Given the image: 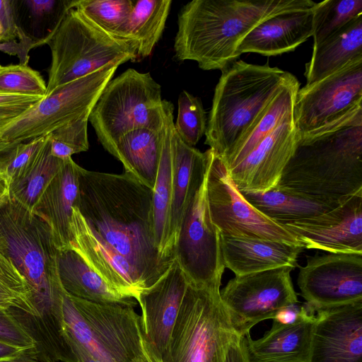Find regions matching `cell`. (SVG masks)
Listing matches in <instances>:
<instances>
[{"mask_svg":"<svg viewBox=\"0 0 362 362\" xmlns=\"http://www.w3.org/2000/svg\"><path fill=\"white\" fill-rule=\"evenodd\" d=\"M221 71L204 135L205 144L223 157L294 76L268 64L240 59Z\"/></svg>","mask_w":362,"mask_h":362,"instance_id":"obj_5","label":"cell"},{"mask_svg":"<svg viewBox=\"0 0 362 362\" xmlns=\"http://www.w3.org/2000/svg\"><path fill=\"white\" fill-rule=\"evenodd\" d=\"M224 362H247L244 337L236 335L230 343Z\"/></svg>","mask_w":362,"mask_h":362,"instance_id":"obj_46","label":"cell"},{"mask_svg":"<svg viewBox=\"0 0 362 362\" xmlns=\"http://www.w3.org/2000/svg\"><path fill=\"white\" fill-rule=\"evenodd\" d=\"M0 340L18 346L37 350V344L34 338L11 309L0 308Z\"/></svg>","mask_w":362,"mask_h":362,"instance_id":"obj_42","label":"cell"},{"mask_svg":"<svg viewBox=\"0 0 362 362\" xmlns=\"http://www.w3.org/2000/svg\"><path fill=\"white\" fill-rule=\"evenodd\" d=\"M163 143L156 181L153 189L152 214L155 242L160 255L173 262L174 255L168 247L170 213L172 199V136L174 130V106L163 100Z\"/></svg>","mask_w":362,"mask_h":362,"instance_id":"obj_28","label":"cell"},{"mask_svg":"<svg viewBox=\"0 0 362 362\" xmlns=\"http://www.w3.org/2000/svg\"><path fill=\"white\" fill-rule=\"evenodd\" d=\"M46 91L42 76L28 65L0 67V94L44 97Z\"/></svg>","mask_w":362,"mask_h":362,"instance_id":"obj_39","label":"cell"},{"mask_svg":"<svg viewBox=\"0 0 362 362\" xmlns=\"http://www.w3.org/2000/svg\"><path fill=\"white\" fill-rule=\"evenodd\" d=\"M63 160L51 153L48 134L37 154L9 181L8 197L33 211L38 199L60 170Z\"/></svg>","mask_w":362,"mask_h":362,"instance_id":"obj_33","label":"cell"},{"mask_svg":"<svg viewBox=\"0 0 362 362\" xmlns=\"http://www.w3.org/2000/svg\"><path fill=\"white\" fill-rule=\"evenodd\" d=\"M0 21L4 29L0 42L16 41L18 38V33L13 21L10 0H0Z\"/></svg>","mask_w":362,"mask_h":362,"instance_id":"obj_44","label":"cell"},{"mask_svg":"<svg viewBox=\"0 0 362 362\" xmlns=\"http://www.w3.org/2000/svg\"><path fill=\"white\" fill-rule=\"evenodd\" d=\"M134 362H145V361H144V357H143L141 358L136 359Z\"/></svg>","mask_w":362,"mask_h":362,"instance_id":"obj_54","label":"cell"},{"mask_svg":"<svg viewBox=\"0 0 362 362\" xmlns=\"http://www.w3.org/2000/svg\"><path fill=\"white\" fill-rule=\"evenodd\" d=\"M0 253L27 282L37 317L27 327L39 351L51 358L70 351L64 322V289L57 271L58 248L49 224L8 196L0 206Z\"/></svg>","mask_w":362,"mask_h":362,"instance_id":"obj_2","label":"cell"},{"mask_svg":"<svg viewBox=\"0 0 362 362\" xmlns=\"http://www.w3.org/2000/svg\"><path fill=\"white\" fill-rule=\"evenodd\" d=\"M223 263L235 276L283 267L295 269L298 257L304 250L285 243L258 238H239L221 235Z\"/></svg>","mask_w":362,"mask_h":362,"instance_id":"obj_25","label":"cell"},{"mask_svg":"<svg viewBox=\"0 0 362 362\" xmlns=\"http://www.w3.org/2000/svg\"><path fill=\"white\" fill-rule=\"evenodd\" d=\"M316 312L317 310L309 303L297 302L278 310L272 319L279 324L290 325L315 320Z\"/></svg>","mask_w":362,"mask_h":362,"instance_id":"obj_43","label":"cell"},{"mask_svg":"<svg viewBox=\"0 0 362 362\" xmlns=\"http://www.w3.org/2000/svg\"><path fill=\"white\" fill-rule=\"evenodd\" d=\"M297 138L293 112L228 170L239 191L264 192L275 187L294 152Z\"/></svg>","mask_w":362,"mask_h":362,"instance_id":"obj_18","label":"cell"},{"mask_svg":"<svg viewBox=\"0 0 362 362\" xmlns=\"http://www.w3.org/2000/svg\"><path fill=\"white\" fill-rule=\"evenodd\" d=\"M315 320L290 325L273 321L271 329L256 340L247 334V362H308Z\"/></svg>","mask_w":362,"mask_h":362,"instance_id":"obj_26","label":"cell"},{"mask_svg":"<svg viewBox=\"0 0 362 362\" xmlns=\"http://www.w3.org/2000/svg\"><path fill=\"white\" fill-rule=\"evenodd\" d=\"M189 280L175 259L165 273L152 286L140 292L136 301L141 309V325L144 339L163 358Z\"/></svg>","mask_w":362,"mask_h":362,"instance_id":"obj_19","label":"cell"},{"mask_svg":"<svg viewBox=\"0 0 362 362\" xmlns=\"http://www.w3.org/2000/svg\"><path fill=\"white\" fill-rule=\"evenodd\" d=\"M290 267L235 276L220 291L231 326L240 337L282 308L298 302Z\"/></svg>","mask_w":362,"mask_h":362,"instance_id":"obj_12","label":"cell"},{"mask_svg":"<svg viewBox=\"0 0 362 362\" xmlns=\"http://www.w3.org/2000/svg\"><path fill=\"white\" fill-rule=\"evenodd\" d=\"M207 174L182 220L174 254L189 282L220 290L225 267L220 232L211 221L208 206Z\"/></svg>","mask_w":362,"mask_h":362,"instance_id":"obj_13","label":"cell"},{"mask_svg":"<svg viewBox=\"0 0 362 362\" xmlns=\"http://www.w3.org/2000/svg\"><path fill=\"white\" fill-rule=\"evenodd\" d=\"M297 284L300 295L316 310L362 300V254L307 255Z\"/></svg>","mask_w":362,"mask_h":362,"instance_id":"obj_15","label":"cell"},{"mask_svg":"<svg viewBox=\"0 0 362 362\" xmlns=\"http://www.w3.org/2000/svg\"><path fill=\"white\" fill-rule=\"evenodd\" d=\"M143 357L145 362H163L160 356L152 348V346L144 339H142Z\"/></svg>","mask_w":362,"mask_h":362,"instance_id":"obj_50","label":"cell"},{"mask_svg":"<svg viewBox=\"0 0 362 362\" xmlns=\"http://www.w3.org/2000/svg\"><path fill=\"white\" fill-rule=\"evenodd\" d=\"M23 355H28L37 359L38 351L35 349L21 347L0 340V361Z\"/></svg>","mask_w":362,"mask_h":362,"instance_id":"obj_45","label":"cell"},{"mask_svg":"<svg viewBox=\"0 0 362 362\" xmlns=\"http://www.w3.org/2000/svg\"><path fill=\"white\" fill-rule=\"evenodd\" d=\"M240 193L257 211L279 224L314 217L338 206L320 203L276 185L264 192Z\"/></svg>","mask_w":362,"mask_h":362,"instance_id":"obj_32","label":"cell"},{"mask_svg":"<svg viewBox=\"0 0 362 362\" xmlns=\"http://www.w3.org/2000/svg\"><path fill=\"white\" fill-rule=\"evenodd\" d=\"M362 58V16L313 47L305 65L306 84L310 86L339 70L350 62Z\"/></svg>","mask_w":362,"mask_h":362,"instance_id":"obj_30","label":"cell"},{"mask_svg":"<svg viewBox=\"0 0 362 362\" xmlns=\"http://www.w3.org/2000/svg\"><path fill=\"white\" fill-rule=\"evenodd\" d=\"M300 83L293 76L259 113L252 125L221 157L229 170L243 160L269 133L293 112V105Z\"/></svg>","mask_w":362,"mask_h":362,"instance_id":"obj_31","label":"cell"},{"mask_svg":"<svg viewBox=\"0 0 362 362\" xmlns=\"http://www.w3.org/2000/svg\"><path fill=\"white\" fill-rule=\"evenodd\" d=\"M163 143V123L158 130L138 129L121 136L107 151L119 160L124 173L153 189Z\"/></svg>","mask_w":362,"mask_h":362,"instance_id":"obj_29","label":"cell"},{"mask_svg":"<svg viewBox=\"0 0 362 362\" xmlns=\"http://www.w3.org/2000/svg\"><path fill=\"white\" fill-rule=\"evenodd\" d=\"M1 66L0 65V67H1Z\"/></svg>","mask_w":362,"mask_h":362,"instance_id":"obj_56","label":"cell"},{"mask_svg":"<svg viewBox=\"0 0 362 362\" xmlns=\"http://www.w3.org/2000/svg\"><path fill=\"white\" fill-rule=\"evenodd\" d=\"M280 224L304 249L362 254V194L318 216Z\"/></svg>","mask_w":362,"mask_h":362,"instance_id":"obj_16","label":"cell"},{"mask_svg":"<svg viewBox=\"0 0 362 362\" xmlns=\"http://www.w3.org/2000/svg\"><path fill=\"white\" fill-rule=\"evenodd\" d=\"M171 4V0L134 1L124 37L136 45L137 57L151 54L163 35Z\"/></svg>","mask_w":362,"mask_h":362,"instance_id":"obj_34","label":"cell"},{"mask_svg":"<svg viewBox=\"0 0 362 362\" xmlns=\"http://www.w3.org/2000/svg\"><path fill=\"white\" fill-rule=\"evenodd\" d=\"M88 121L107 151L131 131L158 130L163 123L161 86L150 73L129 69L109 81Z\"/></svg>","mask_w":362,"mask_h":362,"instance_id":"obj_9","label":"cell"},{"mask_svg":"<svg viewBox=\"0 0 362 362\" xmlns=\"http://www.w3.org/2000/svg\"><path fill=\"white\" fill-rule=\"evenodd\" d=\"M0 362H45L39 361L30 356L23 355L8 360L1 361Z\"/></svg>","mask_w":362,"mask_h":362,"instance_id":"obj_52","label":"cell"},{"mask_svg":"<svg viewBox=\"0 0 362 362\" xmlns=\"http://www.w3.org/2000/svg\"><path fill=\"white\" fill-rule=\"evenodd\" d=\"M172 199L168 247L174 255L182 220L208 171L209 151L201 152L185 144L175 129L172 136Z\"/></svg>","mask_w":362,"mask_h":362,"instance_id":"obj_22","label":"cell"},{"mask_svg":"<svg viewBox=\"0 0 362 362\" xmlns=\"http://www.w3.org/2000/svg\"><path fill=\"white\" fill-rule=\"evenodd\" d=\"M44 97L0 94V106L16 105H34L40 100H42Z\"/></svg>","mask_w":362,"mask_h":362,"instance_id":"obj_48","label":"cell"},{"mask_svg":"<svg viewBox=\"0 0 362 362\" xmlns=\"http://www.w3.org/2000/svg\"><path fill=\"white\" fill-rule=\"evenodd\" d=\"M276 186L331 205L362 194V108L298 135Z\"/></svg>","mask_w":362,"mask_h":362,"instance_id":"obj_3","label":"cell"},{"mask_svg":"<svg viewBox=\"0 0 362 362\" xmlns=\"http://www.w3.org/2000/svg\"><path fill=\"white\" fill-rule=\"evenodd\" d=\"M70 228L71 248L110 285L136 300L145 289L139 274L124 257L93 233L76 207L73 209Z\"/></svg>","mask_w":362,"mask_h":362,"instance_id":"obj_20","label":"cell"},{"mask_svg":"<svg viewBox=\"0 0 362 362\" xmlns=\"http://www.w3.org/2000/svg\"><path fill=\"white\" fill-rule=\"evenodd\" d=\"M33 105H16L0 106V133L11 122L21 116Z\"/></svg>","mask_w":362,"mask_h":362,"instance_id":"obj_47","label":"cell"},{"mask_svg":"<svg viewBox=\"0 0 362 362\" xmlns=\"http://www.w3.org/2000/svg\"><path fill=\"white\" fill-rule=\"evenodd\" d=\"M313 8L288 11L263 21L241 41L238 55L255 52L275 56L294 50L313 36Z\"/></svg>","mask_w":362,"mask_h":362,"instance_id":"obj_24","label":"cell"},{"mask_svg":"<svg viewBox=\"0 0 362 362\" xmlns=\"http://www.w3.org/2000/svg\"><path fill=\"white\" fill-rule=\"evenodd\" d=\"M69 341L78 362H100L78 344L71 340H69Z\"/></svg>","mask_w":362,"mask_h":362,"instance_id":"obj_49","label":"cell"},{"mask_svg":"<svg viewBox=\"0 0 362 362\" xmlns=\"http://www.w3.org/2000/svg\"><path fill=\"white\" fill-rule=\"evenodd\" d=\"M177 116L174 129L180 139L190 146H195L206 129V115L202 100L186 90L178 97Z\"/></svg>","mask_w":362,"mask_h":362,"instance_id":"obj_38","label":"cell"},{"mask_svg":"<svg viewBox=\"0 0 362 362\" xmlns=\"http://www.w3.org/2000/svg\"><path fill=\"white\" fill-rule=\"evenodd\" d=\"M0 308L21 310L31 318L37 317L27 282L12 263L1 253Z\"/></svg>","mask_w":362,"mask_h":362,"instance_id":"obj_37","label":"cell"},{"mask_svg":"<svg viewBox=\"0 0 362 362\" xmlns=\"http://www.w3.org/2000/svg\"><path fill=\"white\" fill-rule=\"evenodd\" d=\"M208 151L207 202L211 221L221 235L269 240L303 247L282 225L261 214L244 198L223 159L211 148Z\"/></svg>","mask_w":362,"mask_h":362,"instance_id":"obj_11","label":"cell"},{"mask_svg":"<svg viewBox=\"0 0 362 362\" xmlns=\"http://www.w3.org/2000/svg\"><path fill=\"white\" fill-rule=\"evenodd\" d=\"M3 32H4V29H3V26H2V24L0 21V38L1 37L2 35H3Z\"/></svg>","mask_w":362,"mask_h":362,"instance_id":"obj_53","label":"cell"},{"mask_svg":"<svg viewBox=\"0 0 362 362\" xmlns=\"http://www.w3.org/2000/svg\"><path fill=\"white\" fill-rule=\"evenodd\" d=\"M233 330L220 290L189 281L163 362H224Z\"/></svg>","mask_w":362,"mask_h":362,"instance_id":"obj_8","label":"cell"},{"mask_svg":"<svg viewBox=\"0 0 362 362\" xmlns=\"http://www.w3.org/2000/svg\"><path fill=\"white\" fill-rule=\"evenodd\" d=\"M57 262L60 283L68 294L97 303L136 305L134 298L110 285L73 248L58 250Z\"/></svg>","mask_w":362,"mask_h":362,"instance_id":"obj_27","label":"cell"},{"mask_svg":"<svg viewBox=\"0 0 362 362\" xmlns=\"http://www.w3.org/2000/svg\"><path fill=\"white\" fill-rule=\"evenodd\" d=\"M8 181L6 177L0 172V202H4L8 197Z\"/></svg>","mask_w":362,"mask_h":362,"instance_id":"obj_51","label":"cell"},{"mask_svg":"<svg viewBox=\"0 0 362 362\" xmlns=\"http://www.w3.org/2000/svg\"><path fill=\"white\" fill-rule=\"evenodd\" d=\"M47 135L0 151V172L8 182L37 154Z\"/></svg>","mask_w":362,"mask_h":362,"instance_id":"obj_41","label":"cell"},{"mask_svg":"<svg viewBox=\"0 0 362 362\" xmlns=\"http://www.w3.org/2000/svg\"><path fill=\"white\" fill-rule=\"evenodd\" d=\"M313 11L314 47L362 16V0H325L317 3Z\"/></svg>","mask_w":362,"mask_h":362,"instance_id":"obj_36","label":"cell"},{"mask_svg":"<svg viewBox=\"0 0 362 362\" xmlns=\"http://www.w3.org/2000/svg\"><path fill=\"white\" fill-rule=\"evenodd\" d=\"M80 166L71 158L64 159L62 165L47 187L33 212L50 226L58 250L71 248L70 228L74 207L79 195Z\"/></svg>","mask_w":362,"mask_h":362,"instance_id":"obj_23","label":"cell"},{"mask_svg":"<svg viewBox=\"0 0 362 362\" xmlns=\"http://www.w3.org/2000/svg\"><path fill=\"white\" fill-rule=\"evenodd\" d=\"M47 44L52 62L45 96L97 71L137 58L133 42L109 35L75 8L69 11Z\"/></svg>","mask_w":362,"mask_h":362,"instance_id":"obj_7","label":"cell"},{"mask_svg":"<svg viewBox=\"0 0 362 362\" xmlns=\"http://www.w3.org/2000/svg\"><path fill=\"white\" fill-rule=\"evenodd\" d=\"M133 307L93 303L64 290L62 312L68 339L100 362H134L141 358V317Z\"/></svg>","mask_w":362,"mask_h":362,"instance_id":"obj_6","label":"cell"},{"mask_svg":"<svg viewBox=\"0 0 362 362\" xmlns=\"http://www.w3.org/2000/svg\"><path fill=\"white\" fill-rule=\"evenodd\" d=\"M18 41L0 42V50L17 54L28 65V53L47 44L76 0H10Z\"/></svg>","mask_w":362,"mask_h":362,"instance_id":"obj_21","label":"cell"},{"mask_svg":"<svg viewBox=\"0 0 362 362\" xmlns=\"http://www.w3.org/2000/svg\"><path fill=\"white\" fill-rule=\"evenodd\" d=\"M308 362H362V300L317 310Z\"/></svg>","mask_w":362,"mask_h":362,"instance_id":"obj_17","label":"cell"},{"mask_svg":"<svg viewBox=\"0 0 362 362\" xmlns=\"http://www.w3.org/2000/svg\"><path fill=\"white\" fill-rule=\"evenodd\" d=\"M89 115L66 124L49 134L51 153L60 159L88 150L87 127Z\"/></svg>","mask_w":362,"mask_h":362,"instance_id":"obj_40","label":"cell"},{"mask_svg":"<svg viewBox=\"0 0 362 362\" xmlns=\"http://www.w3.org/2000/svg\"><path fill=\"white\" fill-rule=\"evenodd\" d=\"M3 202H0V206H1V204H2Z\"/></svg>","mask_w":362,"mask_h":362,"instance_id":"obj_55","label":"cell"},{"mask_svg":"<svg viewBox=\"0 0 362 362\" xmlns=\"http://www.w3.org/2000/svg\"><path fill=\"white\" fill-rule=\"evenodd\" d=\"M76 208L103 242L134 267L145 289L156 283L173 262L157 248L152 214L153 190L128 173L87 170L80 166Z\"/></svg>","mask_w":362,"mask_h":362,"instance_id":"obj_1","label":"cell"},{"mask_svg":"<svg viewBox=\"0 0 362 362\" xmlns=\"http://www.w3.org/2000/svg\"><path fill=\"white\" fill-rule=\"evenodd\" d=\"M133 6L132 0H76L74 8L105 33L124 40Z\"/></svg>","mask_w":362,"mask_h":362,"instance_id":"obj_35","label":"cell"},{"mask_svg":"<svg viewBox=\"0 0 362 362\" xmlns=\"http://www.w3.org/2000/svg\"><path fill=\"white\" fill-rule=\"evenodd\" d=\"M362 108V58L297 91L293 119L298 135L329 125Z\"/></svg>","mask_w":362,"mask_h":362,"instance_id":"obj_14","label":"cell"},{"mask_svg":"<svg viewBox=\"0 0 362 362\" xmlns=\"http://www.w3.org/2000/svg\"><path fill=\"white\" fill-rule=\"evenodd\" d=\"M316 4L311 0H193L178 13L175 57L194 61L203 70H222L239 57L238 45L263 21Z\"/></svg>","mask_w":362,"mask_h":362,"instance_id":"obj_4","label":"cell"},{"mask_svg":"<svg viewBox=\"0 0 362 362\" xmlns=\"http://www.w3.org/2000/svg\"><path fill=\"white\" fill-rule=\"evenodd\" d=\"M117 66H109L66 83L32 105L0 133V151L46 136L90 115Z\"/></svg>","mask_w":362,"mask_h":362,"instance_id":"obj_10","label":"cell"}]
</instances>
